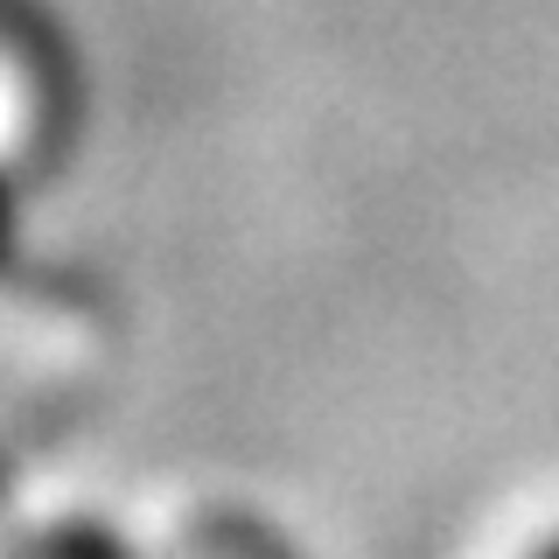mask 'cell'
Masks as SVG:
<instances>
[{
	"label": "cell",
	"instance_id": "1",
	"mask_svg": "<svg viewBox=\"0 0 559 559\" xmlns=\"http://www.w3.org/2000/svg\"><path fill=\"white\" fill-rule=\"evenodd\" d=\"M524 559H559V524H552V532H546V538H538V546H532V552H524Z\"/></svg>",
	"mask_w": 559,
	"mask_h": 559
}]
</instances>
